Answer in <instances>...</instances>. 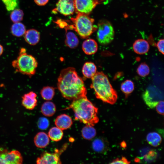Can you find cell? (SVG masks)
Returning a JSON list of instances; mask_svg holds the SVG:
<instances>
[{
    "instance_id": "obj_1",
    "label": "cell",
    "mask_w": 164,
    "mask_h": 164,
    "mask_svg": "<svg viewBox=\"0 0 164 164\" xmlns=\"http://www.w3.org/2000/svg\"><path fill=\"white\" fill-rule=\"evenodd\" d=\"M57 87L62 96L67 99L73 100L86 96L87 90L84 81L74 67L62 70L57 79Z\"/></svg>"
},
{
    "instance_id": "obj_2",
    "label": "cell",
    "mask_w": 164,
    "mask_h": 164,
    "mask_svg": "<svg viewBox=\"0 0 164 164\" xmlns=\"http://www.w3.org/2000/svg\"><path fill=\"white\" fill-rule=\"evenodd\" d=\"M71 109L74 113L75 119L86 125L94 126L99 121L98 108L87 96L73 100L66 109Z\"/></svg>"
},
{
    "instance_id": "obj_3",
    "label": "cell",
    "mask_w": 164,
    "mask_h": 164,
    "mask_svg": "<svg viewBox=\"0 0 164 164\" xmlns=\"http://www.w3.org/2000/svg\"><path fill=\"white\" fill-rule=\"evenodd\" d=\"M91 79L90 87L94 90L96 98L104 102L114 104L117 99V94L107 76L102 71L97 72Z\"/></svg>"
},
{
    "instance_id": "obj_4",
    "label": "cell",
    "mask_w": 164,
    "mask_h": 164,
    "mask_svg": "<svg viewBox=\"0 0 164 164\" xmlns=\"http://www.w3.org/2000/svg\"><path fill=\"white\" fill-rule=\"evenodd\" d=\"M12 64L16 72L31 77L36 73L38 63L33 56L27 53L25 48H22L18 56L12 62Z\"/></svg>"
},
{
    "instance_id": "obj_5",
    "label": "cell",
    "mask_w": 164,
    "mask_h": 164,
    "mask_svg": "<svg viewBox=\"0 0 164 164\" xmlns=\"http://www.w3.org/2000/svg\"><path fill=\"white\" fill-rule=\"evenodd\" d=\"M72 24L68 25L67 29H74L82 39H87L97 30V26L94 24V19L89 15L77 13L70 18Z\"/></svg>"
},
{
    "instance_id": "obj_6",
    "label": "cell",
    "mask_w": 164,
    "mask_h": 164,
    "mask_svg": "<svg viewBox=\"0 0 164 164\" xmlns=\"http://www.w3.org/2000/svg\"><path fill=\"white\" fill-rule=\"evenodd\" d=\"M97 30V39L100 44L107 45L114 39V28L109 21L105 19L99 21Z\"/></svg>"
},
{
    "instance_id": "obj_7",
    "label": "cell",
    "mask_w": 164,
    "mask_h": 164,
    "mask_svg": "<svg viewBox=\"0 0 164 164\" xmlns=\"http://www.w3.org/2000/svg\"><path fill=\"white\" fill-rule=\"evenodd\" d=\"M67 144H64L60 149H56L53 153L44 152L39 157L37 158L36 163L38 164H60L61 162L60 156L66 150L67 147Z\"/></svg>"
},
{
    "instance_id": "obj_8",
    "label": "cell",
    "mask_w": 164,
    "mask_h": 164,
    "mask_svg": "<svg viewBox=\"0 0 164 164\" xmlns=\"http://www.w3.org/2000/svg\"><path fill=\"white\" fill-rule=\"evenodd\" d=\"M142 97L146 104L151 108H155L158 103L163 100V94L155 87H150L143 92Z\"/></svg>"
},
{
    "instance_id": "obj_9",
    "label": "cell",
    "mask_w": 164,
    "mask_h": 164,
    "mask_svg": "<svg viewBox=\"0 0 164 164\" xmlns=\"http://www.w3.org/2000/svg\"><path fill=\"white\" fill-rule=\"evenodd\" d=\"M75 12L77 13L89 15L100 3L99 0H73Z\"/></svg>"
},
{
    "instance_id": "obj_10",
    "label": "cell",
    "mask_w": 164,
    "mask_h": 164,
    "mask_svg": "<svg viewBox=\"0 0 164 164\" xmlns=\"http://www.w3.org/2000/svg\"><path fill=\"white\" fill-rule=\"evenodd\" d=\"M23 159L20 152L13 150L0 154V164H21Z\"/></svg>"
},
{
    "instance_id": "obj_11",
    "label": "cell",
    "mask_w": 164,
    "mask_h": 164,
    "mask_svg": "<svg viewBox=\"0 0 164 164\" xmlns=\"http://www.w3.org/2000/svg\"><path fill=\"white\" fill-rule=\"evenodd\" d=\"M53 11L54 13L58 12L65 16L73 14L75 12L73 0H58Z\"/></svg>"
},
{
    "instance_id": "obj_12",
    "label": "cell",
    "mask_w": 164,
    "mask_h": 164,
    "mask_svg": "<svg viewBox=\"0 0 164 164\" xmlns=\"http://www.w3.org/2000/svg\"><path fill=\"white\" fill-rule=\"evenodd\" d=\"M36 94L32 91L24 94L22 97V104L26 109L32 110L37 106Z\"/></svg>"
},
{
    "instance_id": "obj_13",
    "label": "cell",
    "mask_w": 164,
    "mask_h": 164,
    "mask_svg": "<svg viewBox=\"0 0 164 164\" xmlns=\"http://www.w3.org/2000/svg\"><path fill=\"white\" fill-rule=\"evenodd\" d=\"M94 150L101 153H106L109 148V144L107 140L103 137H98L95 139L92 143Z\"/></svg>"
},
{
    "instance_id": "obj_14",
    "label": "cell",
    "mask_w": 164,
    "mask_h": 164,
    "mask_svg": "<svg viewBox=\"0 0 164 164\" xmlns=\"http://www.w3.org/2000/svg\"><path fill=\"white\" fill-rule=\"evenodd\" d=\"M55 124L56 127L62 130H64L71 127L73 121L71 117L68 115L63 114L56 117L55 121Z\"/></svg>"
},
{
    "instance_id": "obj_15",
    "label": "cell",
    "mask_w": 164,
    "mask_h": 164,
    "mask_svg": "<svg viewBox=\"0 0 164 164\" xmlns=\"http://www.w3.org/2000/svg\"><path fill=\"white\" fill-rule=\"evenodd\" d=\"M82 49L84 53L87 55H92L96 53L98 50L97 42L92 39H87L83 43Z\"/></svg>"
},
{
    "instance_id": "obj_16",
    "label": "cell",
    "mask_w": 164,
    "mask_h": 164,
    "mask_svg": "<svg viewBox=\"0 0 164 164\" xmlns=\"http://www.w3.org/2000/svg\"><path fill=\"white\" fill-rule=\"evenodd\" d=\"M24 35L25 41L30 45H35L40 41V33L35 29H30L27 30Z\"/></svg>"
},
{
    "instance_id": "obj_17",
    "label": "cell",
    "mask_w": 164,
    "mask_h": 164,
    "mask_svg": "<svg viewBox=\"0 0 164 164\" xmlns=\"http://www.w3.org/2000/svg\"><path fill=\"white\" fill-rule=\"evenodd\" d=\"M133 48L136 53L142 55L148 52L149 49V45L146 40L139 39L136 40L133 44Z\"/></svg>"
},
{
    "instance_id": "obj_18",
    "label": "cell",
    "mask_w": 164,
    "mask_h": 164,
    "mask_svg": "<svg viewBox=\"0 0 164 164\" xmlns=\"http://www.w3.org/2000/svg\"><path fill=\"white\" fill-rule=\"evenodd\" d=\"M35 145L38 148H43L46 147L50 142L48 135L44 132L37 133L34 138Z\"/></svg>"
},
{
    "instance_id": "obj_19",
    "label": "cell",
    "mask_w": 164,
    "mask_h": 164,
    "mask_svg": "<svg viewBox=\"0 0 164 164\" xmlns=\"http://www.w3.org/2000/svg\"><path fill=\"white\" fill-rule=\"evenodd\" d=\"M65 45L71 49H74L78 45L79 40L76 35L73 32L66 30Z\"/></svg>"
},
{
    "instance_id": "obj_20",
    "label": "cell",
    "mask_w": 164,
    "mask_h": 164,
    "mask_svg": "<svg viewBox=\"0 0 164 164\" xmlns=\"http://www.w3.org/2000/svg\"><path fill=\"white\" fill-rule=\"evenodd\" d=\"M97 67L94 63L86 62L83 66L82 72L84 77L91 78L97 72Z\"/></svg>"
},
{
    "instance_id": "obj_21",
    "label": "cell",
    "mask_w": 164,
    "mask_h": 164,
    "mask_svg": "<svg viewBox=\"0 0 164 164\" xmlns=\"http://www.w3.org/2000/svg\"><path fill=\"white\" fill-rule=\"evenodd\" d=\"M41 111L42 114L45 116H52L56 112V106L53 102L51 101H46L42 105Z\"/></svg>"
},
{
    "instance_id": "obj_22",
    "label": "cell",
    "mask_w": 164,
    "mask_h": 164,
    "mask_svg": "<svg viewBox=\"0 0 164 164\" xmlns=\"http://www.w3.org/2000/svg\"><path fill=\"white\" fill-rule=\"evenodd\" d=\"M11 31L13 36L20 37L24 35L26 31L25 26L19 22L14 23L12 25Z\"/></svg>"
},
{
    "instance_id": "obj_23",
    "label": "cell",
    "mask_w": 164,
    "mask_h": 164,
    "mask_svg": "<svg viewBox=\"0 0 164 164\" xmlns=\"http://www.w3.org/2000/svg\"><path fill=\"white\" fill-rule=\"evenodd\" d=\"M146 139L149 145L155 147H157L160 145L162 139L161 136L155 132H151L148 134Z\"/></svg>"
},
{
    "instance_id": "obj_24",
    "label": "cell",
    "mask_w": 164,
    "mask_h": 164,
    "mask_svg": "<svg viewBox=\"0 0 164 164\" xmlns=\"http://www.w3.org/2000/svg\"><path fill=\"white\" fill-rule=\"evenodd\" d=\"M94 126L86 125L82 129L81 134L85 139L90 140L95 136L96 131Z\"/></svg>"
},
{
    "instance_id": "obj_25",
    "label": "cell",
    "mask_w": 164,
    "mask_h": 164,
    "mask_svg": "<svg viewBox=\"0 0 164 164\" xmlns=\"http://www.w3.org/2000/svg\"><path fill=\"white\" fill-rule=\"evenodd\" d=\"M48 134V136L50 139L55 142L60 140L63 135L62 130L57 127L51 128Z\"/></svg>"
},
{
    "instance_id": "obj_26",
    "label": "cell",
    "mask_w": 164,
    "mask_h": 164,
    "mask_svg": "<svg viewBox=\"0 0 164 164\" xmlns=\"http://www.w3.org/2000/svg\"><path fill=\"white\" fill-rule=\"evenodd\" d=\"M55 94L54 88L49 86L43 87L40 92L42 98L46 101L51 100Z\"/></svg>"
},
{
    "instance_id": "obj_27",
    "label": "cell",
    "mask_w": 164,
    "mask_h": 164,
    "mask_svg": "<svg viewBox=\"0 0 164 164\" xmlns=\"http://www.w3.org/2000/svg\"><path fill=\"white\" fill-rule=\"evenodd\" d=\"M121 89L126 96L131 93L134 89L133 82L131 80H127L122 83Z\"/></svg>"
},
{
    "instance_id": "obj_28",
    "label": "cell",
    "mask_w": 164,
    "mask_h": 164,
    "mask_svg": "<svg viewBox=\"0 0 164 164\" xmlns=\"http://www.w3.org/2000/svg\"><path fill=\"white\" fill-rule=\"evenodd\" d=\"M24 16V12L22 10L16 9L13 10L11 13L10 18L11 21L14 23L19 22L22 21Z\"/></svg>"
},
{
    "instance_id": "obj_29",
    "label": "cell",
    "mask_w": 164,
    "mask_h": 164,
    "mask_svg": "<svg viewBox=\"0 0 164 164\" xmlns=\"http://www.w3.org/2000/svg\"><path fill=\"white\" fill-rule=\"evenodd\" d=\"M138 74L142 77H145L150 73V69L149 66L145 63H141L137 69Z\"/></svg>"
},
{
    "instance_id": "obj_30",
    "label": "cell",
    "mask_w": 164,
    "mask_h": 164,
    "mask_svg": "<svg viewBox=\"0 0 164 164\" xmlns=\"http://www.w3.org/2000/svg\"><path fill=\"white\" fill-rule=\"evenodd\" d=\"M50 124L48 120L46 118L41 117L38 120L37 123L38 127L42 130L46 129Z\"/></svg>"
},
{
    "instance_id": "obj_31",
    "label": "cell",
    "mask_w": 164,
    "mask_h": 164,
    "mask_svg": "<svg viewBox=\"0 0 164 164\" xmlns=\"http://www.w3.org/2000/svg\"><path fill=\"white\" fill-rule=\"evenodd\" d=\"M6 6L8 11L14 10L16 7L17 4L16 0H2Z\"/></svg>"
},
{
    "instance_id": "obj_32",
    "label": "cell",
    "mask_w": 164,
    "mask_h": 164,
    "mask_svg": "<svg viewBox=\"0 0 164 164\" xmlns=\"http://www.w3.org/2000/svg\"><path fill=\"white\" fill-rule=\"evenodd\" d=\"M130 162L124 157H122L121 158H118L113 160L111 164H129Z\"/></svg>"
},
{
    "instance_id": "obj_33",
    "label": "cell",
    "mask_w": 164,
    "mask_h": 164,
    "mask_svg": "<svg viewBox=\"0 0 164 164\" xmlns=\"http://www.w3.org/2000/svg\"><path fill=\"white\" fill-rule=\"evenodd\" d=\"M164 101H160L156 105V109L157 112L159 114L164 115Z\"/></svg>"
},
{
    "instance_id": "obj_34",
    "label": "cell",
    "mask_w": 164,
    "mask_h": 164,
    "mask_svg": "<svg viewBox=\"0 0 164 164\" xmlns=\"http://www.w3.org/2000/svg\"><path fill=\"white\" fill-rule=\"evenodd\" d=\"M157 47L159 51L163 55L164 54V40L163 39H159L157 42Z\"/></svg>"
},
{
    "instance_id": "obj_35",
    "label": "cell",
    "mask_w": 164,
    "mask_h": 164,
    "mask_svg": "<svg viewBox=\"0 0 164 164\" xmlns=\"http://www.w3.org/2000/svg\"><path fill=\"white\" fill-rule=\"evenodd\" d=\"M35 3L38 5L44 6L46 4L49 0H34Z\"/></svg>"
},
{
    "instance_id": "obj_36",
    "label": "cell",
    "mask_w": 164,
    "mask_h": 164,
    "mask_svg": "<svg viewBox=\"0 0 164 164\" xmlns=\"http://www.w3.org/2000/svg\"><path fill=\"white\" fill-rule=\"evenodd\" d=\"M4 49L2 46L0 44V56L2 55L3 53Z\"/></svg>"
},
{
    "instance_id": "obj_37",
    "label": "cell",
    "mask_w": 164,
    "mask_h": 164,
    "mask_svg": "<svg viewBox=\"0 0 164 164\" xmlns=\"http://www.w3.org/2000/svg\"><path fill=\"white\" fill-rule=\"evenodd\" d=\"M1 148H0V152H1Z\"/></svg>"
}]
</instances>
